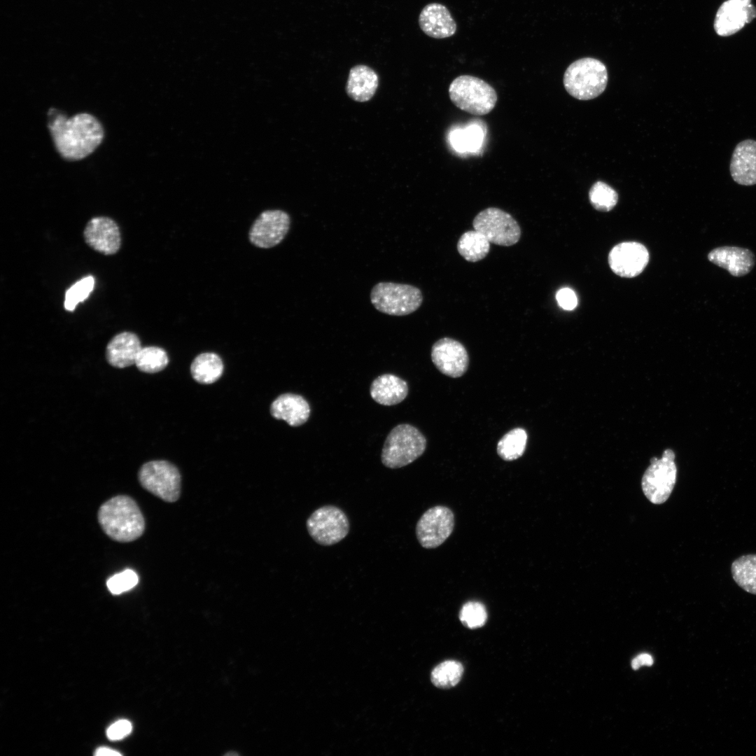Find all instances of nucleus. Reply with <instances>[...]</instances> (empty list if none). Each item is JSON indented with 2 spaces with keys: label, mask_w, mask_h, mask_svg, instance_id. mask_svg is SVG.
<instances>
[{
  "label": "nucleus",
  "mask_w": 756,
  "mask_h": 756,
  "mask_svg": "<svg viewBox=\"0 0 756 756\" xmlns=\"http://www.w3.org/2000/svg\"><path fill=\"white\" fill-rule=\"evenodd\" d=\"M426 447V440L419 429L410 424H399L386 437L382 462L393 469L406 466L421 456Z\"/></svg>",
  "instance_id": "39448f33"
},
{
  "label": "nucleus",
  "mask_w": 756,
  "mask_h": 756,
  "mask_svg": "<svg viewBox=\"0 0 756 756\" xmlns=\"http://www.w3.org/2000/svg\"><path fill=\"white\" fill-rule=\"evenodd\" d=\"M482 128L471 125L467 127L455 130L450 134V141L457 152H475L482 146Z\"/></svg>",
  "instance_id": "cd10ccee"
},
{
  "label": "nucleus",
  "mask_w": 756,
  "mask_h": 756,
  "mask_svg": "<svg viewBox=\"0 0 756 756\" xmlns=\"http://www.w3.org/2000/svg\"><path fill=\"white\" fill-rule=\"evenodd\" d=\"M526 431L522 428H514L498 441L497 453L505 461H513L521 457L525 451L527 442Z\"/></svg>",
  "instance_id": "bb28decb"
},
{
  "label": "nucleus",
  "mask_w": 756,
  "mask_h": 756,
  "mask_svg": "<svg viewBox=\"0 0 756 756\" xmlns=\"http://www.w3.org/2000/svg\"><path fill=\"white\" fill-rule=\"evenodd\" d=\"M132 729V724L130 721L120 720L108 727L106 735L110 740H120L129 735Z\"/></svg>",
  "instance_id": "f704fd0d"
},
{
  "label": "nucleus",
  "mask_w": 756,
  "mask_h": 756,
  "mask_svg": "<svg viewBox=\"0 0 756 756\" xmlns=\"http://www.w3.org/2000/svg\"><path fill=\"white\" fill-rule=\"evenodd\" d=\"M94 286V279L92 276H87L72 285L66 292L65 309L67 311H74L78 303L88 298Z\"/></svg>",
  "instance_id": "2f4dec72"
},
{
  "label": "nucleus",
  "mask_w": 756,
  "mask_h": 756,
  "mask_svg": "<svg viewBox=\"0 0 756 756\" xmlns=\"http://www.w3.org/2000/svg\"><path fill=\"white\" fill-rule=\"evenodd\" d=\"M463 674V667L459 662L447 660L433 668L431 672V681L439 688L449 689L459 682Z\"/></svg>",
  "instance_id": "c85d7f7f"
},
{
  "label": "nucleus",
  "mask_w": 756,
  "mask_h": 756,
  "mask_svg": "<svg viewBox=\"0 0 756 756\" xmlns=\"http://www.w3.org/2000/svg\"><path fill=\"white\" fill-rule=\"evenodd\" d=\"M451 102L459 109L475 115L490 113L498 96L494 88L484 80L470 75L454 78L449 87Z\"/></svg>",
  "instance_id": "20e7f679"
},
{
  "label": "nucleus",
  "mask_w": 756,
  "mask_h": 756,
  "mask_svg": "<svg viewBox=\"0 0 756 756\" xmlns=\"http://www.w3.org/2000/svg\"><path fill=\"white\" fill-rule=\"evenodd\" d=\"M48 129L55 148L67 160H80L91 154L102 143L104 132L100 122L89 113L71 118L51 108Z\"/></svg>",
  "instance_id": "f257e3e1"
},
{
  "label": "nucleus",
  "mask_w": 756,
  "mask_h": 756,
  "mask_svg": "<svg viewBox=\"0 0 756 756\" xmlns=\"http://www.w3.org/2000/svg\"><path fill=\"white\" fill-rule=\"evenodd\" d=\"M378 85L377 74L366 65L358 64L349 71L346 91L354 101L365 102L372 99Z\"/></svg>",
  "instance_id": "4be33fe9"
},
{
  "label": "nucleus",
  "mask_w": 756,
  "mask_h": 756,
  "mask_svg": "<svg viewBox=\"0 0 756 756\" xmlns=\"http://www.w3.org/2000/svg\"><path fill=\"white\" fill-rule=\"evenodd\" d=\"M649 258L648 251L645 246L636 241H627L612 248L608 255V262L610 269L617 275L632 278L644 270Z\"/></svg>",
  "instance_id": "ddd939ff"
},
{
  "label": "nucleus",
  "mask_w": 756,
  "mask_h": 756,
  "mask_svg": "<svg viewBox=\"0 0 756 756\" xmlns=\"http://www.w3.org/2000/svg\"><path fill=\"white\" fill-rule=\"evenodd\" d=\"M370 300L379 312L392 316H405L416 311L422 304L419 288L409 284L379 282L370 293Z\"/></svg>",
  "instance_id": "423d86ee"
},
{
  "label": "nucleus",
  "mask_w": 756,
  "mask_h": 756,
  "mask_svg": "<svg viewBox=\"0 0 756 756\" xmlns=\"http://www.w3.org/2000/svg\"><path fill=\"white\" fill-rule=\"evenodd\" d=\"M312 538L323 546H330L342 540L349 533L350 524L346 513L340 507L327 505L314 510L306 522Z\"/></svg>",
  "instance_id": "6e6552de"
},
{
  "label": "nucleus",
  "mask_w": 756,
  "mask_h": 756,
  "mask_svg": "<svg viewBox=\"0 0 756 756\" xmlns=\"http://www.w3.org/2000/svg\"><path fill=\"white\" fill-rule=\"evenodd\" d=\"M431 358L440 372L454 378L461 377L469 364L465 346L449 337L440 339L434 343L431 349Z\"/></svg>",
  "instance_id": "2eb2a0df"
},
{
  "label": "nucleus",
  "mask_w": 756,
  "mask_h": 756,
  "mask_svg": "<svg viewBox=\"0 0 756 756\" xmlns=\"http://www.w3.org/2000/svg\"><path fill=\"white\" fill-rule=\"evenodd\" d=\"M559 305L566 310H573L578 304V298L573 290L568 288L560 289L556 295Z\"/></svg>",
  "instance_id": "c9c22d12"
},
{
  "label": "nucleus",
  "mask_w": 756,
  "mask_h": 756,
  "mask_svg": "<svg viewBox=\"0 0 756 756\" xmlns=\"http://www.w3.org/2000/svg\"><path fill=\"white\" fill-rule=\"evenodd\" d=\"M141 348L140 340L136 334L122 332L115 335L108 343L106 358L113 367L127 368L135 364Z\"/></svg>",
  "instance_id": "412c9836"
},
{
  "label": "nucleus",
  "mask_w": 756,
  "mask_h": 756,
  "mask_svg": "<svg viewBox=\"0 0 756 756\" xmlns=\"http://www.w3.org/2000/svg\"><path fill=\"white\" fill-rule=\"evenodd\" d=\"M589 198L594 208L600 211H609L617 203V192L607 183L597 181L591 187Z\"/></svg>",
  "instance_id": "7c9ffc66"
},
{
  "label": "nucleus",
  "mask_w": 756,
  "mask_h": 756,
  "mask_svg": "<svg viewBox=\"0 0 756 756\" xmlns=\"http://www.w3.org/2000/svg\"><path fill=\"white\" fill-rule=\"evenodd\" d=\"M141 485L160 499L173 503L181 492V475L178 468L167 461H151L144 463L138 474Z\"/></svg>",
  "instance_id": "0eeeda50"
},
{
  "label": "nucleus",
  "mask_w": 756,
  "mask_h": 756,
  "mask_svg": "<svg viewBox=\"0 0 756 756\" xmlns=\"http://www.w3.org/2000/svg\"><path fill=\"white\" fill-rule=\"evenodd\" d=\"M370 392L375 402L391 406L405 399L408 394V385L405 380L395 374H384L372 382Z\"/></svg>",
  "instance_id": "5701e85b"
},
{
  "label": "nucleus",
  "mask_w": 756,
  "mask_h": 756,
  "mask_svg": "<svg viewBox=\"0 0 756 756\" xmlns=\"http://www.w3.org/2000/svg\"><path fill=\"white\" fill-rule=\"evenodd\" d=\"M84 238L91 248L105 255L115 253L121 245L119 227L108 217L92 218L84 230Z\"/></svg>",
  "instance_id": "dca6fc26"
},
{
  "label": "nucleus",
  "mask_w": 756,
  "mask_h": 756,
  "mask_svg": "<svg viewBox=\"0 0 756 756\" xmlns=\"http://www.w3.org/2000/svg\"><path fill=\"white\" fill-rule=\"evenodd\" d=\"M673 450L666 449L661 458H652L641 480L646 498L654 504H662L670 496L676 482L677 468Z\"/></svg>",
  "instance_id": "1a4fd4ad"
},
{
  "label": "nucleus",
  "mask_w": 756,
  "mask_h": 756,
  "mask_svg": "<svg viewBox=\"0 0 756 756\" xmlns=\"http://www.w3.org/2000/svg\"><path fill=\"white\" fill-rule=\"evenodd\" d=\"M138 582L137 574L131 569H127L110 577L106 581V586L113 594H120L132 589Z\"/></svg>",
  "instance_id": "72a5a7b5"
},
{
  "label": "nucleus",
  "mask_w": 756,
  "mask_h": 756,
  "mask_svg": "<svg viewBox=\"0 0 756 756\" xmlns=\"http://www.w3.org/2000/svg\"><path fill=\"white\" fill-rule=\"evenodd\" d=\"M290 226V217L288 213L279 209L267 210L253 223L248 239L258 248H272L283 241Z\"/></svg>",
  "instance_id": "f8f14e48"
},
{
  "label": "nucleus",
  "mask_w": 756,
  "mask_h": 756,
  "mask_svg": "<svg viewBox=\"0 0 756 756\" xmlns=\"http://www.w3.org/2000/svg\"><path fill=\"white\" fill-rule=\"evenodd\" d=\"M732 179L739 185L756 184V141L746 139L735 147L730 161Z\"/></svg>",
  "instance_id": "a211bd4d"
},
{
  "label": "nucleus",
  "mask_w": 756,
  "mask_h": 756,
  "mask_svg": "<svg viewBox=\"0 0 756 756\" xmlns=\"http://www.w3.org/2000/svg\"><path fill=\"white\" fill-rule=\"evenodd\" d=\"M459 254L467 261L477 262L489 252L490 242L481 232L474 230L464 232L457 243Z\"/></svg>",
  "instance_id": "393cba45"
},
{
  "label": "nucleus",
  "mask_w": 756,
  "mask_h": 756,
  "mask_svg": "<svg viewBox=\"0 0 756 756\" xmlns=\"http://www.w3.org/2000/svg\"><path fill=\"white\" fill-rule=\"evenodd\" d=\"M94 755L97 756H120L121 754L115 750L111 749L107 747H100L97 748L94 752Z\"/></svg>",
  "instance_id": "e433bc0d"
},
{
  "label": "nucleus",
  "mask_w": 756,
  "mask_h": 756,
  "mask_svg": "<svg viewBox=\"0 0 756 756\" xmlns=\"http://www.w3.org/2000/svg\"><path fill=\"white\" fill-rule=\"evenodd\" d=\"M310 412V406L304 397L290 393L278 396L270 406V413L274 418L284 420L294 427L307 422Z\"/></svg>",
  "instance_id": "aec40b11"
},
{
  "label": "nucleus",
  "mask_w": 756,
  "mask_h": 756,
  "mask_svg": "<svg viewBox=\"0 0 756 756\" xmlns=\"http://www.w3.org/2000/svg\"><path fill=\"white\" fill-rule=\"evenodd\" d=\"M223 372V363L218 355L207 352L199 354L192 362L190 372L193 379L202 384L217 381Z\"/></svg>",
  "instance_id": "b1692460"
},
{
  "label": "nucleus",
  "mask_w": 756,
  "mask_h": 756,
  "mask_svg": "<svg viewBox=\"0 0 756 756\" xmlns=\"http://www.w3.org/2000/svg\"><path fill=\"white\" fill-rule=\"evenodd\" d=\"M472 226L490 243L503 246L517 244L522 233L517 221L510 214L496 207H489L478 213Z\"/></svg>",
  "instance_id": "9d476101"
},
{
  "label": "nucleus",
  "mask_w": 756,
  "mask_h": 756,
  "mask_svg": "<svg viewBox=\"0 0 756 756\" xmlns=\"http://www.w3.org/2000/svg\"><path fill=\"white\" fill-rule=\"evenodd\" d=\"M454 526V516L446 506L437 505L427 510L416 526V536L426 549L442 545L451 535Z\"/></svg>",
  "instance_id": "9b49d317"
},
{
  "label": "nucleus",
  "mask_w": 756,
  "mask_h": 756,
  "mask_svg": "<svg viewBox=\"0 0 756 756\" xmlns=\"http://www.w3.org/2000/svg\"><path fill=\"white\" fill-rule=\"evenodd\" d=\"M459 618L463 624L468 628L482 627L487 620L486 608L477 601L467 602L461 609Z\"/></svg>",
  "instance_id": "473e14b6"
},
{
  "label": "nucleus",
  "mask_w": 756,
  "mask_h": 756,
  "mask_svg": "<svg viewBox=\"0 0 756 756\" xmlns=\"http://www.w3.org/2000/svg\"><path fill=\"white\" fill-rule=\"evenodd\" d=\"M756 18L751 0H726L717 10L713 27L720 36H732Z\"/></svg>",
  "instance_id": "4468645a"
},
{
  "label": "nucleus",
  "mask_w": 756,
  "mask_h": 756,
  "mask_svg": "<svg viewBox=\"0 0 756 756\" xmlns=\"http://www.w3.org/2000/svg\"><path fill=\"white\" fill-rule=\"evenodd\" d=\"M97 517L104 532L118 542L133 541L145 530L144 518L138 505L127 496H117L105 502Z\"/></svg>",
  "instance_id": "f03ea898"
},
{
  "label": "nucleus",
  "mask_w": 756,
  "mask_h": 756,
  "mask_svg": "<svg viewBox=\"0 0 756 756\" xmlns=\"http://www.w3.org/2000/svg\"><path fill=\"white\" fill-rule=\"evenodd\" d=\"M712 263L727 270L734 276H742L749 273L755 265V256L747 248L737 246H722L714 248L708 254Z\"/></svg>",
  "instance_id": "6ab92c4d"
},
{
  "label": "nucleus",
  "mask_w": 756,
  "mask_h": 756,
  "mask_svg": "<svg viewBox=\"0 0 756 756\" xmlns=\"http://www.w3.org/2000/svg\"><path fill=\"white\" fill-rule=\"evenodd\" d=\"M608 71L604 64L592 57L579 59L570 64L564 75L567 92L580 100L592 99L605 90Z\"/></svg>",
  "instance_id": "7ed1b4c3"
},
{
  "label": "nucleus",
  "mask_w": 756,
  "mask_h": 756,
  "mask_svg": "<svg viewBox=\"0 0 756 756\" xmlns=\"http://www.w3.org/2000/svg\"><path fill=\"white\" fill-rule=\"evenodd\" d=\"M638 657L642 663V665L651 666L653 664V658L649 654L643 653L638 655Z\"/></svg>",
  "instance_id": "4c0bfd02"
},
{
  "label": "nucleus",
  "mask_w": 756,
  "mask_h": 756,
  "mask_svg": "<svg viewBox=\"0 0 756 756\" xmlns=\"http://www.w3.org/2000/svg\"><path fill=\"white\" fill-rule=\"evenodd\" d=\"M732 574L736 584L748 593L756 594V554L736 559L732 564Z\"/></svg>",
  "instance_id": "a878e982"
},
{
  "label": "nucleus",
  "mask_w": 756,
  "mask_h": 756,
  "mask_svg": "<svg viewBox=\"0 0 756 756\" xmlns=\"http://www.w3.org/2000/svg\"><path fill=\"white\" fill-rule=\"evenodd\" d=\"M641 666H643V665H642V663H641L638 656H637L636 657H635L632 660L631 666H632V668L636 670V669L639 668Z\"/></svg>",
  "instance_id": "58836bf2"
},
{
  "label": "nucleus",
  "mask_w": 756,
  "mask_h": 756,
  "mask_svg": "<svg viewBox=\"0 0 756 756\" xmlns=\"http://www.w3.org/2000/svg\"><path fill=\"white\" fill-rule=\"evenodd\" d=\"M421 29L428 36L444 38L456 31V23L448 8L439 3L428 4L421 10L419 17Z\"/></svg>",
  "instance_id": "f3484780"
},
{
  "label": "nucleus",
  "mask_w": 756,
  "mask_h": 756,
  "mask_svg": "<svg viewBox=\"0 0 756 756\" xmlns=\"http://www.w3.org/2000/svg\"><path fill=\"white\" fill-rule=\"evenodd\" d=\"M169 363L167 352L158 346L142 347L136 357L135 365L139 370L146 373H156L164 369Z\"/></svg>",
  "instance_id": "c756f323"
}]
</instances>
